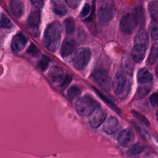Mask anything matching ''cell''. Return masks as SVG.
I'll use <instances>...</instances> for the list:
<instances>
[{
    "mask_svg": "<svg viewBox=\"0 0 158 158\" xmlns=\"http://www.w3.org/2000/svg\"><path fill=\"white\" fill-rule=\"evenodd\" d=\"M27 52L29 54H30L33 56H38L40 54V51H39L38 49L37 48V47L33 43H31L30 44V46L27 49Z\"/></svg>",
    "mask_w": 158,
    "mask_h": 158,
    "instance_id": "obj_32",
    "label": "cell"
},
{
    "mask_svg": "<svg viewBox=\"0 0 158 158\" xmlns=\"http://www.w3.org/2000/svg\"><path fill=\"white\" fill-rule=\"evenodd\" d=\"M70 81H71L70 77H69V76L66 77L64 78V81L62 83V85H61L62 88H65V87H66V86L70 83Z\"/></svg>",
    "mask_w": 158,
    "mask_h": 158,
    "instance_id": "obj_37",
    "label": "cell"
},
{
    "mask_svg": "<svg viewBox=\"0 0 158 158\" xmlns=\"http://www.w3.org/2000/svg\"><path fill=\"white\" fill-rule=\"evenodd\" d=\"M81 93V89L77 86H70L67 91V98L70 100H73L79 96V95Z\"/></svg>",
    "mask_w": 158,
    "mask_h": 158,
    "instance_id": "obj_24",
    "label": "cell"
},
{
    "mask_svg": "<svg viewBox=\"0 0 158 158\" xmlns=\"http://www.w3.org/2000/svg\"><path fill=\"white\" fill-rule=\"evenodd\" d=\"M107 116L106 112L101 108H97L90 115L89 123L93 128L99 127L105 120Z\"/></svg>",
    "mask_w": 158,
    "mask_h": 158,
    "instance_id": "obj_9",
    "label": "cell"
},
{
    "mask_svg": "<svg viewBox=\"0 0 158 158\" xmlns=\"http://www.w3.org/2000/svg\"><path fill=\"white\" fill-rule=\"evenodd\" d=\"M27 43L26 36L22 33H17L12 38L10 48L14 52H19L22 51Z\"/></svg>",
    "mask_w": 158,
    "mask_h": 158,
    "instance_id": "obj_10",
    "label": "cell"
},
{
    "mask_svg": "<svg viewBox=\"0 0 158 158\" xmlns=\"http://www.w3.org/2000/svg\"><path fill=\"white\" fill-rule=\"evenodd\" d=\"M152 73L146 68L140 69L137 73V80L141 84L149 83L152 80Z\"/></svg>",
    "mask_w": 158,
    "mask_h": 158,
    "instance_id": "obj_16",
    "label": "cell"
},
{
    "mask_svg": "<svg viewBox=\"0 0 158 158\" xmlns=\"http://www.w3.org/2000/svg\"><path fill=\"white\" fill-rule=\"evenodd\" d=\"M128 81L124 73L122 72H117L112 82V88L114 93L117 96L123 94L127 88Z\"/></svg>",
    "mask_w": 158,
    "mask_h": 158,
    "instance_id": "obj_7",
    "label": "cell"
},
{
    "mask_svg": "<svg viewBox=\"0 0 158 158\" xmlns=\"http://www.w3.org/2000/svg\"><path fill=\"white\" fill-rule=\"evenodd\" d=\"M30 1H31L33 6L38 9L41 8L43 6V4H44L43 0H30Z\"/></svg>",
    "mask_w": 158,
    "mask_h": 158,
    "instance_id": "obj_36",
    "label": "cell"
},
{
    "mask_svg": "<svg viewBox=\"0 0 158 158\" xmlns=\"http://www.w3.org/2000/svg\"><path fill=\"white\" fill-rule=\"evenodd\" d=\"M1 27L4 28L10 29L13 27V24L10 20L5 15L2 14L1 17Z\"/></svg>",
    "mask_w": 158,
    "mask_h": 158,
    "instance_id": "obj_28",
    "label": "cell"
},
{
    "mask_svg": "<svg viewBox=\"0 0 158 158\" xmlns=\"http://www.w3.org/2000/svg\"><path fill=\"white\" fill-rule=\"evenodd\" d=\"M151 87L148 85H144L140 86L138 89V96L139 98H143L148 95L151 91Z\"/></svg>",
    "mask_w": 158,
    "mask_h": 158,
    "instance_id": "obj_29",
    "label": "cell"
},
{
    "mask_svg": "<svg viewBox=\"0 0 158 158\" xmlns=\"http://www.w3.org/2000/svg\"><path fill=\"white\" fill-rule=\"evenodd\" d=\"M149 101L153 107L158 106V93H153L149 98Z\"/></svg>",
    "mask_w": 158,
    "mask_h": 158,
    "instance_id": "obj_33",
    "label": "cell"
},
{
    "mask_svg": "<svg viewBox=\"0 0 158 158\" xmlns=\"http://www.w3.org/2000/svg\"><path fill=\"white\" fill-rule=\"evenodd\" d=\"M147 48L148 46L145 44H135L131 50V55L135 62H140L144 59Z\"/></svg>",
    "mask_w": 158,
    "mask_h": 158,
    "instance_id": "obj_12",
    "label": "cell"
},
{
    "mask_svg": "<svg viewBox=\"0 0 158 158\" xmlns=\"http://www.w3.org/2000/svg\"><path fill=\"white\" fill-rule=\"evenodd\" d=\"M148 10L152 20L158 22V1H150L148 4Z\"/></svg>",
    "mask_w": 158,
    "mask_h": 158,
    "instance_id": "obj_20",
    "label": "cell"
},
{
    "mask_svg": "<svg viewBox=\"0 0 158 158\" xmlns=\"http://www.w3.org/2000/svg\"><path fill=\"white\" fill-rule=\"evenodd\" d=\"M118 127V120L117 119L113 117L110 116L104 123L103 130L107 134H112L116 131Z\"/></svg>",
    "mask_w": 158,
    "mask_h": 158,
    "instance_id": "obj_15",
    "label": "cell"
},
{
    "mask_svg": "<svg viewBox=\"0 0 158 158\" xmlns=\"http://www.w3.org/2000/svg\"><path fill=\"white\" fill-rule=\"evenodd\" d=\"M91 56V51L87 48H80L78 49L73 57L72 62L73 67L78 70H83L88 65Z\"/></svg>",
    "mask_w": 158,
    "mask_h": 158,
    "instance_id": "obj_4",
    "label": "cell"
},
{
    "mask_svg": "<svg viewBox=\"0 0 158 158\" xmlns=\"http://www.w3.org/2000/svg\"><path fill=\"white\" fill-rule=\"evenodd\" d=\"M134 59L132 57L125 56L121 60V67L123 71L127 74L131 75L133 72L135 63Z\"/></svg>",
    "mask_w": 158,
    "mask_h": 158,
    "instance_id": "obj_17",
    "label": "cell"
},
{
    "mask_svg": "<svg viewBox=\"0 0 158 158\" xmlns=\"http://www.w3.org/2000/svg\"><path fill=\"white\" fill-rule=\"evenodd\" d=\"M138 23L136 16L132 13H127L124 15L120 21V28L125 34H131L136 28Z\"/></svg>",
    "mask_w": 158,
    "mask_h": 158,
    "instance_id": "obj_5",
    "label": "cell"
},
{
    "mask_svg": "<svg viewBox=\"0 0 158 158\" xmlns=\"http://www.w3.org/2000/svg\"><path fill=\"white\" fill-rule=\"evenodd\" d=\"M64 1L65 0H54V12L60 16H62L66 14V9L65 6L64 5Z\"/></svg>",
    "mask_w": 158,
    "mask_h": 158,
    "instance_id": "obj_22",
    "label": "cell"
},
{
    "mask_svg": "<svg viewBox=\"0 0 158 158\" xmlns=\"http://www.w3.org/2000/svg\"><path fill=\"white\" fill-rule=\"evenodd\" d=\"M75 42L72 39H65L60 48V54L63 57H66L70 55L75 48Z\"/></svg>",
    "mask_w": 158,
    "mask_h": 158,
    "instance_id": "obj_14",
    "label": "cell"
},
{
    "mask_svg": "<svg viewBox=\"0 0 158 158\" xmlns=\"http://www.w3.org/2000/svg\"><path fill=\"white\" fill-rule=\"evenodd\" d=\"M49 76L51 79L54 82L61 81L64 79V73L61 68L57 66H53L50 69Z\"/></svg>",
    "mask_w": 158,
    "mask_h": 158,
    "instance_id": "obj_18",
    "label": "cell"
},
{
    "mask_svg": "<svg viewBox=\"0 0 158 158\" xmlns=\"http://www.w3.org/2000/svg\"><path fill=\"white\" fill-rule=\"evenodd\" d=\"M136 14H137V16L138 17V19L140 23H143L144 24L145 21L144 10L142 6H139L136 8Z\"/></svg>",
    "mask_w": 158,
    "mask_h": 158,
    "instance_id": "obj_31",
    "label": "cell"
},
{
    "mask_svg": "<svg viewBox=\"0 0 158 158\" xmlns=\"http://www.w3.org/2000/svg\"><path fill=\"white\" fill-rule=\"evenodd\" d=\"M97 10L99 19L102 22H107L113 19L117 8L113 0H98Z\"/></svg>",
    "mask_w": 158,
    "mask_h": 158,
    "instance_id": "obj_2",
    "label": "cell"
},
{
    "mask_svg": "<svg viewBox=\"0 0 158 158\" xmlns=\"http://www.w3.org/2000/svg\"><path fill=\"white\" fill-rule=\"evenodd\" d=\"M27 25L32 35L37 37L39 34V25L40 23V13L38 10L32 11L27 19Z\"/></svg>",
    "mask_w": 158,
    "mask_h": 158,
    "instance_id": "obj_8",
    "label": "cell"
},
{
    "mask_svg": "<svg viewBox=\"0 0 158 158\" xmlns=\"http://www.w3.org/2000/svg\"><path fill=\"white\" fill-rule=\"evenodd\" d=\"M51 62V60L48 56L43 55L38 60V66L42 71H44L48 69Z\"/></svg>",
    "mask_w": 158,
    "mask_h": 158,
    "instance_id": "obj_25",
    "label": "cell"
},
{
    "mask_svg": "<svg viewBox=\"0 0 158 158\" xmlns=\"http://www.w3.org/2000/svg\"><path fill=\"white\" fill-rule=\"evenodd\" d=\"M146 149V145L141 143H138L133 144L128 151V154L131 156H135L143 152Z\"/></svg>",
    "mask_w": 158,
    "mask_h": 158,
    "instance_id": "obj_23",
    "label": "cell"
},
{
    "mask_svg": "<svg viewBox=\"0 0 158 158\" xmlns=\"http://www.w3.org/2000/svg\"><path fill=\"white\" fill-rule=\"evenodd\" d=\"M67 4L72 9H75L80 4V0H65Z\"/></svg>",
    "mask_w": 158,
    "mask_h": 158,
    "instance_id": "obj_35",
    "label": "cell"
},
{
    "mask_svg": "<svg viewBox=\"0 0 158 158\" xmlns=\"http://www.w3.org/2000/svg\"><path fill=\"white\" fill-rule=\"evenodd\" d=\"M91 77L102 88L106 89L110 88V78L105 69L100 67L95 69L91 73Z\"/></svg>",
    "mask_w": 158,
    "mask_h": 158,
    "instance_id": "obj_6",
    "label": "cell"
},
{
    "mask_svg": "<svg viewBox=\"0 0 158 158\" xmlns=\"http://www.w3.org/2000/svg\"><path fill=\"white\" fill-rule=\"evenodd\" d=\"M149 30L152 39L154 40H158V22L152 20L150 23Z\"/></svg>",
    "mask_w": 158,
    "mask_h": 158,
    "instance_id": "obj_27",
    "label": "cell"
},
{
    "mask_svg": "<svg viewBox=\"0 0 158 158\" xmlns=\"http://www.w3.org/2000/svg\"><path fill=\"white\" fill-rule=\"evenodd\" d=\"M155 74L157 77V78H158V62L156 66V68H155Z\"/></svg>",
    "mask_w": 158,
    "mask_h": 158,
    "instance_id": "obj_38",
    "label": "cell"
},
{
    "mask_svg": "<svg viewBox=\"0 0 158 158\" xmlns=\"http://www.w3.org/2000/svg\"><path fill=\"white\" fill-rule=\"evenodd\" d=\"M99 105L89 96H84L75 102V108L78 113L82 116H89Z\"/></svg>",
    "mask_w": 158,
    "mask_h": 158,
    "instance_id": "obj_3",
    "label": "cell"
},
{
    "mask_svg": "<svg viewBox=\"0 0 158 158\" xmlns=\"http://www.w3.org/2000/svg\"><path fill=\"white\" fill-rule=\"evenodd\" d=\"M118 143L124 147H129L133 145L135 141V135L130 129L122 130L117 137Z\"/></svg>",
    "mask_w": 158,
    "mask_h": 158,
    "instance_id": "obj_11",
    "label": "cell"
},
{
    "mask_svg": "<svg viewBox=\"0 0 158 158\" xmlns=\"http://www.w3.org/2000/svg\"><path fill=\"white\" fill-rule=\"evenodd\" d=\"M158 59V43H155L152 44L150 53L147 59V63L149 65H153Z\"/></svg>",
    "mask_w": 158,
    "mask_h": 158,
    "instance_id": "obj_21",
    "label": "cell"
},
{
    "mask_svg": "<svg viewBox=\"0 0 158 158\" xmlns=\"http://www.w3.org/2000/svg\"><path fill=\"white\" fill-rule=\"evenodd\" d=\"M131 113L133 114V115L136 117L140 122H141L142 123H143L144 125H145L146 126H149V123L148 122V120L146 119V118H145L143 115H142L141 114L138 113L135 110H132Z\"/></svg>",
    "mask_w": 158,
    "mask_h": 158,
    "instance_id": "obj_30",
    "label": "cell"
},
{
    "mask_svg": "<svg viewBox=\"0 0 158 158\" xmlns=\"http://www.w3.org/2000/svg\"><path fill=\"white\" fill-rule=\"evenodd\" d=\"M90 11V6L88 4H85V6H83L82 10L80 12V17H84L86 16Z\"/></svg>",
    "mask_w": 158,
    "mask_h": 158,
    "instance_id": "obj_34",
    "label": "cell"
},
{
    "mask_svg": "<svg viewBox=\"0 0 158 158\" xmlns=\"http://www.w3.org/2000/svg\"><path fill=\"white\" fill-rule=\"evenodd\" d=\"M156 117H157V119L158 120V110L156 112Z\"/></svg>",
    "mask_w": 158,
    "mask_h": 158,
    "instance_id": "obj_39",
    "label": "cell"
},
{
    "mask_svg": "<svg viewBox=\"0 0 158 158\" xmlns=\"http://www.w3.org/2000/svg\"><path fill=\"white\" fill-rule=\"evenodd\" d=\"M65 28L67 34H72L75 28V22L73 18L68 17L64 21Z\"/></svg>",
    "mask_w": 158,
    "mask_h": 158,
    "instance_id": "obj_26",
    "label": "cell"
},
{
    "mask_svg": "<svg viewBox=\"0 0 158 158\" xmlns=\"http://www.w3.org/2000/svg\"><path fill=\"white\" fill-rule=\"evenodd\" d=\"M60 23L55 21L49 23L44 33L43 44L50 51L54 52L59 48L62 33Z\"/></svg>",
    "mask_w": 158,
    "mask_h": 158,
    "instance_id": "obj_1",
    "label": "cell"
},
{
    "mask_svg": "<svg viewBox=\"0 0 158 158\" xmlns=\"http://www.w3.org/2000/svg\"><path fill=\"white\" fill-rule=\"evenodd\" d=\"M9 9L12 15L16 18H20L24 13V6L20 0H10Z\"/></svg>",
    "mask_w": 158,
    "mask_h": 158,
    "instance_id": "obj_13",
    "label": "cell"
},
{
    "mask_svg": "<svg viewBox=\"0 0 158 158\" xmlns=\"http://www.w3.org/2000/svg\"><path fill=\"white\" fill-rule=\"evenodd\" d=\"M135 44H142L148 46L149 36L147 31L143 29H140L135 37Z\"/></svg>",
    "mask_w": 158,
    "mask_h": 158,
    "instance_id": "obj_19",
    "label": "cell"
}]
</instances>
